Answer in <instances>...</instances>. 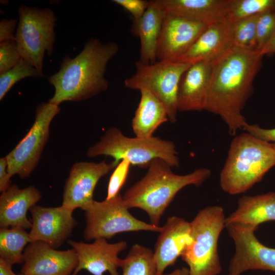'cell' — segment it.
Segmentation results:
<instances>
[{
	"label": "cell",
	"mask_w": 275,
	"mask_h": 275,
	"mask_svg": "<svg viewBox=\"0 0 275 275\" xmlns=\"http://www.w3.org/2000/svg\"><path fill=\"white\" fill-rule=\"evenodd\" d=\"M263 56L258 50L231 47L213 60L205 110L219 116L232 135L248 124L242 111Z\"/></svg>",
	"instance_id": "1"
},
{
	"label": "cell",
	"mask_w": 275,
	"mask_h": 275,
	"mask_svg": "<svg viewBox=\"0 0 275 275\" xmlns=\"http://www.w3.org/2000/svg\"><path fill=\"white\" fill-rule=\"evenodd\" d=\"M118 51L115 42L104 44L91 38L75 58L66 56L59 71L48 78L55 90L48 102L59 106L64 101L85 100L106 91V66Z\"/></svg>",
	"instance_id": "2"
},
{
	"label": "cell",
	"mask_w": 275,
	"mask_h": 275,
	"mask_svg": "<svg viewBox=\"0 0 275 275\" xmlns=\"http://www.w3.org/2000/svg\"><path fill=\"white\" fill-rule=\"evenodd\" d=\"M147 167L145 176L129 188L123 198L128 209H142L151 224L157 226L178 192L188 185H200L211 174L210 170L202 168L187 174H176L160 158L153 159Z\"/></svg>",
	"instance_id": "3"
},
{
	"label": "cell",
	"mask_w": 275,
	"mask_h": 275,
	"mask_svg": "<svg viewBox=\"0 0 275 275\" xmlns=\"http://www.w3.org/2000/svg\"><path fill=\"white\" fill-rule=\"evenodd\" d=\"M274 166L275 150L272 144L247 132L242 133L231 143L220 173V186L231 195L243 193L260 181Z\"/></svg>",
	"instance_id": "4"
},
{
	"label": "cell",
	"mask_w": 275,
	"mask_h": 275,
	"mask_svg": "<svg viewBox=\"0 0 275 275\" xmlns=\"http://www.w3.org/2000/svg\"><path fill=\"white\" fill-rule=\"evenodd\" d=\"M100 155L113 157L116 166L122 160L126 159L131 165L147 167L155 158L163 159L172 168L180 165L176 147L173 142L154 136L128 137L115 127L108 129L100 140L87 150L88 157Z\"/></svg>",
	"instance_id": "5"
},
{
	"label": "cell",
	"mask_w": 275,
	"mask_h": 275,
	"mask_svg": "<svg viewBox=\"0 0 275 275\" xmlns=\"http://www.w3.org/2000/svg\"><path fill=\"white\" fill-rule=\"evenodd\" d=\"M224 209L219 206L201 210L190 222L192 241L181 257L188 265L189 275H218L222 271L218 240L226 228Z\"/></svg>",
	"instance_id": "6"
},
{
	"label": "cell",
	"mask_w": 275,
	"mask_h": 275,
	"mask_svg": "<svg viewBox=\"0 0 275 275\" xmlns=\"http://www.w3.org/2000/svg\"><path fill=\"white\" fill-rule=\"evenodd\" d=\"M19 22L15 34L18 51L25 60L43 73L45 52H53L57 18L48 8H39L21 5L18 10Z\"/></svg>",
	"instance_id": "7"
},
{
	"label": "cell",
	"mask_w": 275,
	"mask_h": 275,
	"mask_svg": "<svg viewBox=\"0 0 275 275\" xmlns=\"http://www.w3.org/2000/svg\"><path fill=\"white\" fill-rule=\"evenodd\" d=\"M191 64L168 60L145 64L135 63V72L124 80L125 86L140 91L145 89L155 96L167 108L169 121L175 123L178 113L177 99L180 79Z\"/></svg>",
	"instance_id": "8"
},
{
	"label": "cell",
	"mask_w": 275,
	"mask_h": 275,
	"mask_svg": "<svg viewBox=\"0 0 275 275\" xmlns=\"http://www.w3.org/2000/svg\"><path fill=\"white\" fill-rule=\"evenodd\" d=\"M128 209L120 193L108 200H94L83 209L86 223L84 238L87 240L109 239L122 232L161 231L162 227L135 218Z\"/></svg>",
	"instance_id": "9"
},
{
	"label": "cell",
	"mask_w": 275,
	"mask_h": 275,
	"mask_svg": "<svg viewBox=\"0 0 275 275\" xmlns=\"http://www.w3.org/2000/svg\"><path fill=\"white\" fill-rule=\"evenodd\" d=\"M59 106L42 102L36 107L35 121L25 136L6 156L8 172L12 177H29L37 166L49 136L52 120L60 112Z\"/></svg>",
	"instance_id": "10"
},
{
	"label": "cell",
	"mask_w": 275,
	"mask_h": 275,
	"mask_svg": "<svg viewBox=\"0 0 275 275\" xmlns=\"http://www.w3.org/2000/svg\"><path fill=\"white\" fill-rule=\"evenodd\" d=\"M226 228L235 245L228 275H241L249 270L275 272V249L261 243L255 235V230L232 224Z\"/></svg>",
	"instance_id": "11"
},
{
	"label": "cell",
	"mask_w": 275,
	"mask_h": 275,
	"mask_svg": "<svg viewBox=\"0 0 275 275\" xmlns=\"http://www.w3.org/2000/svg\"><path fill=\"white\" fill-rule=\"evenodd\" d=\"M116 167L113 161L108 163L105 160L75 163L64 185L62 205L73 210L85 209L94 201L93 193L98 181Z\"/></svg>",
	"instance_id": "12"
},
{
	"label": "cell",
	"mask_w": 275,
	"mask_h": 275,
	"mask_svg": "<svg viewBox=\"0 0 275 275\" xmlns=\"http://www.w3.org/2000/svg\"><path fill=\"white\" fill-rule=\"evenodd\" d=\"M207 27V24L200 22L166 14L157 46V61L176 62Z\"/></svg>",
	"instance_id": "13"
},
{
	"label": "cell",
	"mask_w": 275,
	"mask_h": 275,
	"mask_svg": "<svg viewBox=\"0 0 275 275\" xmlns=\"http://www.w3.org/2000/svg\"><path fill=\"white\" fill-rule=\"evenodd\" d=\"M74 210L61 205L48 207L34 205L30 209L32 226L29 233L32 241H42L56 248L70 236L77 224Z\"/></svg>",
	"instance_id": "14"
},
{
	"label": "cell",
	"mask_w": 275,
	"mask_h": 275,
	"mask_svg": "<svg viewBox=\"0 0 275 275\" xmlns=\"http://www.w3.org/2000/svg\"><path fill=\"white\" fill-rule=\"evenodd\" d=\"M67 243L76 252L77 265L71 275H77L81 270H86L93 275H104L108 271L110 275H119L122 259L118 255L127 247L125 241L109 243L106 239L98 238L93 242L87 243L72 240Z\"/></svg>",
	"instance_id": "15"
},
{
	"label": "cell",
	"mask_w": 275,
	"mask_h": 275,
	"mask_svg": "<svg viewBox=\"0 0 275 275\" xmlns=\"http://www.w3.org/2000/svg\"><path fill=\"white\" fill-rule=\"evenodd\" d=\"M78 263L74 249L59 251L42 241H32L23 252L25 275H70Z\"/></svg>",
	"instance_id": "16"
},
{
	"label": "cell",
	"mask_w": 275,
	"mask_h": 275,
	"mask_svg": "<svg viewBox=\"0 0 275 275\" xmlns=\"http://www.w3.org/2000/svg\"><path fill=\"white\" fill-rule=\"evenodd\" d=\"M191 241L190 222L177 216L169 217L162 227L153 252L157 275L174 265Z\"/></svg>",
	"instance_id": "17"
},
{
	"label": "cell",
	"mask_w": 275,
	"mask_h": 275,
	"mask_svg": "<svg viewBox=\"0 0 275 275\" xmlns=\"http://www.w3.org/2000/svg\"><path fill=\"white\" fill-rule=\"evenodd\" d=\"M212 63L213 60L193 63L183 73L177 93L178 112L205 110Z\"/></svg>",
	"instance_id": "18"
},
{
	"label": "cell",
	"mask_w": 275,
	"mask_h": 275,
	"mask_svg": "<svg viewBox=\"0 0 275 275\" xmlns=\"http://www.w3.org/2000/svg\"><path fill=\"white\" fill-rule=\"evenodd\" d=\"M40 191L34 186L19 188L11 185L0 197V227L31 229L27 212L41 199Z\"/></svg>",
	"instance_id": "19"
},
{
	"label": "cell",
	"mask_w": 275,
	"mask_h": 275,
	"mask_svg": "<svg viewBox=\"0 0 275 275\" xmlns=\"http://www.w3.org/2000/svg\"><path fill=\"white\" fill-rule=\"evenodd\" d=\"M231 25L226 19L207 25L187 52L176 62L212 61L231 48Z\"/></svg>",
	"instance_id": "20"
},
{
	"label": "cell",
	"mask_w": 275,
	"mask_h": 275,
	"mask_svg": "<svg viewBox=\"0 0 275 275\" xmlns=\"http://www.w3.org/2000/svg\"><path fill=\"white\" fill-rule=\"evenodd\" d=\"M166 14L208 25L226 19L230 0H154Z\"/></svg>",
	"instance_id": "21"
},
{
	"label": "cell",
	"mask_w": 275,
	"mask_h": 275,
	"mask_svg": "<svg viewBox=\"0 0 275 275\" xmlns=\"http://www.w3.org/2000/svg\"><path fill=\"white\" fill-rule=\"evenodd\" d=\"M275 221V193L243 196L228 217L226 226L236 225L256 230L260 224Z\"/></svg>",
	"instance_id": "22"
},
{
	"label": "cell",
	"mask_w": 275,
	"mask_h": 275,
	"mask_svg": "<svg viewBox=\"0 0 275 275\" xmlns=\"http://www.w3.org/2000/svg\"><path fill=\"white\" fill-rule=\"evenodd\" d=\"M165 13L154 1L143 15L136 20H132L131 32L140 40V58L145 64H153L157 61L156 50Z\"/></svg>",
	"instance_id": "23"
},
{
	"label": "cell",
	"mask_w": 275,
	"mask_h": 275,
	"mask_svg": "<svg viewBox=\"0 0 275 275\" xmlns=\"http://www.w3.org/2000/svg\"><path fill=\"white\" fill-rule=\"evenodd\" d=\"M141 98L131 126L135 136L149 138L155 130L169 121L164 105L152 93L147 90L140 91Z\"/></svg>",
	"instance_id": "24"
},
{
	"label": "cell",
	"mask_w": 275,
	"mask_h": 275,
	"mask_svg": "<svg viewBox=\"0 0 275 275\" xmlns=\"http://www.w3.org/2000/svg\"><path fill=\"white\" fill-rule=\"evenodd\" d=\"M29 233L14 227L0 229V258L12 265L23 263V250L31 242Z\"/></svg>",
	"instance_id": "25"
},
{
	"label": "cell",
	"mask_w": 275,
	"mask_h": 275,
	"mask_svg": "<svg viewBox=\"0 0 275 275\" xmlns=\"http://www.w3.org/2000/svg\"><path fill=\"white\" fill-rule=\"evenodd\" d=\"M120 267L122 275H157L153 252L139 244L132 246Z\"/></svg>",
	"instance_id": "26"
},
{
	"label": "cell",
	"mask_w": 275,
	"mask_h": 275,
	"mask_svg": "<svg viewBox=\"0 0 275 275\" xmlns=\"http://www.w3.org/2000/svg\"><path fill=\"white\" fill-rule=\"evenodd\" d=\"M259 15H256L230 23L232 47L251 51L258 50L256 25Z\"/></svg>",
	"instance_id": "27"
},
{
	"label": "cell",
	"mask_w": 275,
	"mask_h": 275,
	"mask_svg": "<svg viewBox=\"0 0 275 275\" xmlns=\"http://www.w3.org/2000/svg\"><path fill=\"white\" fill-rule=\"evenodd\" d=\"M275 8V0H230L226 19L232 23Z\"/></svg>",
	"instance_id": "28"
},
{
	"label": "cell",
	"mask_w": 275,
	"mask_h": 275,
	"mask_svg": "<svg viewBox=\"0 0 275 275\" xmlns=\"http://www.w3.org/2000/svg\"><path fill=\"white\" fill-rule=\"evenodd\" d=\"M44 74L40 73L36 68L24 59L8 71L0 74V100H2L12 87L21 79L33 77L42 78Z\"/></svg>",
	"instance_id": "29"
},
{
	"label": "cell",
	"mask_w": 275,
	"mask_h": 275,
	"mask_svg": "<svg viewBox=\"0 0 275 275\" xmlns=\"http://www.w3.org/2000/svg\"><path fill=\"white\" fill-rule=\"evenodd\" d=\"M275 34V8L259 14L256 25L257 49L261 51Z\"/></svg>",
	"instance_id": "30"
},
{
	"label": "cell",
	"mask_w": 275,
	"mask_h": 275,
	"mask_svg": "<svg viewBox=\"0 0 275 275\" xmlns=\"http://www.w3.org/2000/svg\"><path fill=\"white\" fill-rule=\"evenodd\" d=\"M22 59L16 40L0 42V74L12 68Z\"/></svg>",
	"instance_id": "31"
},
{
	"label": "cell",
	"mask_w": 275,
	"mask_h": 275,
	"mask_svg": "<svg viewBox=\"0 0 275 275\" xmlns=\"http://www.w3.org/2000/svg\"><path fill=\"white\" fill-rule=\"evenodd\" d=\"M131 164L126 159L120 161L111 175L105 200H110L118 194L127 178Z\"/></svg>",
	"instance_id": "32"
},
{
	"label": "cell",
	"mask_w": 275,
	"mask_h": 275,
	"mask_svg": "<svg viewBox=\"0 0 275 275\" xmlns=\"http://www.w3.org/2000/svg\"><path fill=\"white\" fill-rule=\"evenodd\" d=\"M113 2L123 7L131 15L133 20L140 18L150 5V1L145 0H113Z\"/></svg>",
	"instance_id": "33"
},
{
	"label": "cell",
	"mask_w": 275,
	"mask_h": 275,
	"mask_svg": "<svg viewBox=\"0 0 275 275\" xmlns=\"http://www.w3.org/2000/svg\"><path fill=\"white\" fill-rule=\"evenodd\" d=\"M244 130L259 139L269 143L272 142V144L275 150V128L264 129L258 125L248 123Z\"/></svg>",
	"instance_id": "34"
},
{
	"label": "cell",
	"mask_w": 275,
	"mask_h": 275,
	"mask_svg": "<svg viewBox=\"0 0 275 275\" xmlns=\"http://www.w3.org/2000/svg\"><path fill=\"white\" fill-rule=\"evenodd\" d=\"M17 20L15 19H3L0 22V42L6 40H16L14 32Z\"/></svg>",
	"instance_id": "35"
},
{
	"label": "cell",
	"mask_w": 275,
	"mask_h": 275,
	"mask_svg": "<svg viewBox=\"0 0 275 275\" xmlns=\"http://www.w3.org/2000/svg\"><path fill=\"white\" fill-rule=\"evenodd\" d=\"M8 163L6 156L0 158V191L6 190L11 185V177L8 172Z\"/></svg>",
	"instance_id": "36"
},
{
	"label": "cell",
	"mask_w": 275,
	"mask_h": 275,
	"mask_svg": "<svg viewBox=\"0 0 275 275\" xmlns=\"http://www.w3.org/2000/svg\"><path fill=\"white\" fill-rule=\"evenodd\" d=\"M13 265L0 258V275H19L15 274L12 270Z\"/></svg>",
	"instance_id": "37"
},
{
	"label": "cell",
	"mask_w": 275,
	"mask_h": 275,
	"mask_svg": "<svg viewBox=\"0 0 275 275\" xmlns=\"http://www.w3.org/2000/svg\"><path fill=\"white\" fill-rule=\"evenodd\" d=\"M260 52L264 56L275 53V34Z\"/></svg>",
	"instance_id": "38"
},
{
	"label": "cell",
	"mask_w": 275,
	"mask_h": 275,
	"mask_svg": "<svg viewBox=\"0 0 275 275\" xmlns=\"http://www.w3.org/2000/svg\"><path fill=\"white\" fill-rule=\"evenodd\" d=\"M159 275H189V270L188 268L182 267L177 268L170 273H162Z\"/></svg>",
	"instance_id": "39"
},
{
	"label": "cell",
	"mask_w": 275,
	"mask_h": 275,
	"mask_svg": "<svg viewBox=\"0 0 275 275\" xmlns=\"http://www.w3.org/2000/svg\"><path fill=\"white\" fill-rule=\"evenodd\" d=\"M19 275H25V274H23L22 273H20V274H19Z\"/></svg>",
	"instance_id": "40"
}]
</instances>
